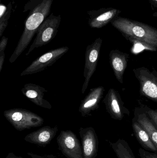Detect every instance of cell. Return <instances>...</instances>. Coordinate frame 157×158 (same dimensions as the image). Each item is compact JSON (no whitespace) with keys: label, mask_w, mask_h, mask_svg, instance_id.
Masks as SVG:
<instances>
[{"label":"cell","mask_w":157,"mask_h":158,"mask_svg":"<svg viewBox=\"0 0 157 158\" xmlns=\"http://www.w3.org/2000/svg\"><path fill=\"white\" fill-rule=\"evenodd\" d=\"M2 1V0H1V1Z\"/></svg>","instance_id":"cell-27"},{"label":"cell","mask_w":157,"mask_h":158,"mask_svg":"<svg viewBox=\"0 0 157 158\" xmlns=\"http://www.w3.org/2000/svg\"><path fill=\"white\" fill-rule=\"evenodd\" d=\"M110 63L115 77L121 84L124 83V75L127 68L130 55L117 49L112 50L109 55Z\"/></svg>","instance_id":"cell-14"},{"label":"cell","mask_w":157,"mask_h":158,"mask_svg":"<svg viewBox=\"0 0 157 158\" xmlns=\"http://www.w3.org/2000/svg\"><path fill=\"white\" fill-rule=\"evenodd\" d=\"M6 158H22L21 157H18L15 156L13 153H9Z\"/></svg>","instance_id":"cell-25"},{"label":"cell","mask_w":157,"mask_h":158,"mask_svg":"<svg viewBox=\"0 0 157 158\" xmlns=\"http://www.w3.org/2000/svg\"><path fill=\"white\" fill-rule=\"evenodd\" d=\"M102 44V39L98 38L87 47L84 72V81L81 90L82 94H84L87 89L90 79L96 69Z\"/></svg>","instance_id":"cell-7"},{"label":"cell","mask_w":157,"mask_h":158,"mask_svg":"<svg viewBox=\"0 0 157 158\" xmlns=\"http://www.w3.org/2000/svg\"><path fill=\"white\" fill-rule=\"evenodd\" d=\"M88 24L93 28H101L119 16L121 10L113 7H103L88 11Z\"/></svg>","instance_id":"cell-10"},{"label":"cell","mask_w":157,"mask_h":158,"mask_svg":"<svg viewBox=\"0 0 157 158\" xmlns=\"http://www.w3.org/2000/svg\"><path fill=\"white\" fill-rule=\"evenodd\" d=\"M5 58V52L0 53V72H2V69L4 63Z\"/></svg>","instance_id":"cell-23"},{"label":"cell","mask_w":157,"mask_h":158,"mask_svg":"<svg viewBox=\"0 0 157 158\" xmlns=\"http://www.w3.org/2000/svg\"><path fill=\"white\" fill-rule=\"evenodd\" d=\"M103 103L107 112L113 119L122 120L125 115H130V111L124 106L120 93L114 88L108 90Z\"/></svg>","instance_id":"cell-9"},{"label":"cell","mask_w":157,"mask_h":158,"mask_svg":"<svg viewBox=\"0 0 157 158\" xmlns=\"http://www.w3.org/2000/svg\"><path fill=\"white\" fill-rule=\"evenodd\" d=\"M12 3L7 6L1 3L0 5V36L2 37L8 24V20L11 16Z\"/></svg>","instance_id":"cell-19"},{"label":"cell","mask_w":157,"mask_h":158,"mask_svg":"<svg viewBox=\"0 0 157 158\" xmlns=\"http://www.w3.org/2000/svg\"><path fill=\"white\" fill-rule=\"evenodd\" d=\"M4 116L12 126L18 131L40 127L44 119L30 110L22 108H14L4 111Z\"/></svg>","instance_id":"cell-3"},{"label":"cell","mask_w":157,"mask_h":158,"mask_svg":"<svg viewBox=\"0 0 157 158\" xmlns=\"http://www.w3.org/2000/svg\"><path fill=\"white\" fill-rule=\"evenodd\" d=\"M8 38H6L5 36H3L2 37L0 42V53L5 52L8 42Z\"/></svg>","instance_id":"cell-22"},{"label":"cell","mask_w":157,"mask_h":158,"mask_svg":"<svg viewBox=\"0 0 157 158\" xmlns=\"http://www.w3.org/2000/svg\"><path fill=\"white\" fill-rule=\"evenodd\" d=\"M133 119L146 131L157 149V127L151 119L139 108H136Z\"/></svg>","instance_id":"cell-16"},{"label":"cell","mask_w":157,"mask_h":158,"mask_svg":"<svg viewBox=\"0 0 157 158\" xmlns=\"http://www.w3.org/2000/svg\"><path fill=\"white\" fill-rule=\"evenodd\" d=\"M110 143L118 158H136L125 140L120 139L116 143Z\"/></svg>","instance_id":"cell-18"},{"label":"cell","mask_w":157,"mask_h":158,"mask_svg":"<svg viewBox=\"0 0 157 158\" xmlns=\"http://www.w3.org/2000/svg\"><path fill=\"white\" fill-rule=\"evenodd\" d=\"M138 154L141 158H157V153L149 152L143 148H139Z\"/></svg>","instance_id":"cell-21"},{"label":"cell","mask_w":157,"mask_h":158,"mask_svg":"<svg viewBox=\"0 0 157 158\" xmlns=\"http://www.w3.org/2000/svg\"><path fill=\"white\" fill-rule=\"evenodd\" d=\"M58 130L57 126H44L26 135L25 140L30 143L45 147L51 142L56 135Z\"/></svg>","instance_id":"cell-15"},{"label":"cell","mask_w":157,"mask_h":158,"mask_svg":"<svg viewBox=\"0 0 157 158\" xmlns=\"http://www.w3.org/2000/svg\"><path fill=\"white\" fill-rule=\"evenodd\" d=\"M151 4L152 8H157V0H148Z\"/></svg>","instance_id":"cell-24"},{"label":"cell","mask_w":157,"mask_h":158,"mask_svg":"<svg viewBox=\"0 0 157 158\" xmlns=\"http://www.w3.org/2000/svg\"><path fill=\"white\" fill-rule=\"evenodd\" d=\"M132 128L135 137L142 146L146 150L157 153V149L146 131L135 121L133 119Z\"/></svg>","instance_id":"cell-17"},{"label":"cell","mask_w":157,"mask_h":158,"mask_svg":"<svg viewBox=\"0 0 157 158\" xmlns=\"http://www.w3.org/2000/svg\"><path fill=\"white\" fill-rule=\"evenodd\" d=\"M140 85V94L157 103V70L145 67L133 69Z\"/></svg>","instance_id":"cell-5"},{"label":"cell","mask_w":157,"mask_h":158,"mask_svg":"<svg viewBox=\"0 0 157 158\" xmlns=\"http://www.w3.org/2000/svg\"><path fill=\"white\" fill-rule=\"evenodd\" d=\"M67 46L50 50L34 60L20 74V76H27L41 72L53 65L69 51Z\"/></svg>","instance_id":"cell-6"},{"label":"cell","mask_w":157,"mask_h":158,"mask_svg":"<svg viewBox=\"0 0 157 158\" xmlns=\"http://www.w3.org/2000/svg\"><path fill=\"white\" fill-rule=\"evenodd\" d=\"M21 92L27 98L37 106L47 109H52V105L44 98V95L48 92V90L44 87L29 83L24 85L21 89Z\"/></svg>","instance_id":"cell-13"},{"label":"cell","mask_w":157,"mask_h":158,"mask_svg":"<svg viewBox=\"0 0 157 158\" xmlns=\"http://www.w3.org/2000/svg\"><path fill=\"white\" fill-rule=\"evenodd\" d=\"M105 88L99 86L90 89L88 94L81 101L79 112L83 117L91 116L92 111L98 109L103 97Z\"/></svg>","instance_id":"cell-11"},{"label":"cell","mask_w":157,"mask_h":158,"mask_svg":"<svg viewBox=\"0 0 157 158\" xmlns=\"http://www.w3.org/2000/svg\"><path fill=\"white\" fill-rule=\"evenodd\" d=\"M79 134L82 139L84 158H96L98 147V140L94 128L81 127Z\"/></svg>","instance_id":"cell-12"},{"label":"cell","mask_w":157,"mask_h":158,"mask_svg":"<svg viewBox=\"0 0 157 158\" xmlns=\"http://www.w3.org/2000/svg\"><path fill=\"white\" fill-rule=\"evenodd\" d=\"M57 142L59 149L67 158H84L83 147L72 131H62Z\"/></svg>","instance_id":"cell-8"},{"label":"cell","mask_w":157,"mask_h":158,"mask_svg":"<svg viewBox=\"0 0 157 158\" xmlns=\"http://www.w3.org/2000/svg\"><path fill=\"white\" fill-rule=\"evenodd\" d=\"M139 108L141 110L147 114L157 127V110L153 109L143 104L141 105Z\"/></svg>","instance_id":"cell-20"},{"label":"cell","mask_w":157,"mask_h":158,"mask_svg":"<svg viewBox=\"0 0 157 158\" xmlns=\"http://www.w3.org/2000/svg\"><path fill=\"white\" fill-rule=\"evenodd\" d=\"M153 16L157 18V12H155L154 14H153Z\"/></svg>","instance_id":"cell-26"},{"label":"cell","mask_w":157,"mask_h":158,"mask_svg":"<svg viewBox=\"0 0 157 158\" xmlns=\"http://www.w3.org/2000/svg\"><path fill=\"white\" fill-rule=\"evenodd\" d=\"M61 21L60 15H54L53 13H52L47 17L38 29L36 38L26 56L29 55L36 48L44 46L50 42L58 32Z\"/></svg>","instance_id":"cell-4"},{"label":"cell","mask_w":157,"mask_h":158,"mask_svg":"<svg viewBox=\"0 0 157 158\" xmlns=\"http://www.w3.org/2000/svg\"><path fill=\"white\" fill-rule=\"evenodd\" d=\"M126 40H137L153 47L157 51V29L150 25L129 18L119 16L111 22Z\"/></svg>","instance_id":"cell-2"},{"label":"cell","mask_w":157,"mask_h":158,"mask_svg":"<svg viewBox=\"0 0 157 158\" xmlns=\"http://www.w3.org/2000/svg\"><path fill=\"white\" fill-rule=\"evenodd\" d=\"M53 0H29L26 6L30 11L25 22V28L14 52L9 58L13 63L27 48L38 29L50 12Z\"/></svg>","instance_id":"cell-1"}]
</instances>
